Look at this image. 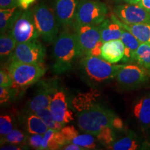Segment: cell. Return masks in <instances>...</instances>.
<instances>
[{
    "instance_id": "6da1fadb",
    "label": "cell",
    "mask_w": 150,
    "mask_h": 150,
    "mask_svg": "<svg viewBox=\"0 0 150 150\" xmlns=\"http://www.w3.org/2000/svg\"><path fill=\"white\" fill-rule=\"evenodd\" d=\"M53 70L57 74L71 70L75 58L79 56L75 33L64 31L54 42Z\"/></svg>"
},
{
    "instance_id": "7a4b0ae2",
    "label": "cell",
    "mask_w": 150,
    "mask_h": 150,
    "mask_svg": "<svg viewBox=\"0 0 150 150\" xmlns=\"http://www.w3.org/2000/svg\"><path fill=\"white\" fill-rule=\"evenodd\" d=\"M116 115L99 103L80 111L77 116L79 128L83 132L96 136L104 127L112 125Z\"/></svg>"
},
{
    "instance_id": "3957f363",
    "label": "cell",
    "mask_w": 150,
    "mask_h": 150,
    "mask_svg": "<svg viewBox=\"0 0 150 150\" xmlns=\"http://www.w3.org/2000/svg\"><path fill=\"white\" fill-rule=\"evenodd\" d=\"M8 71L12 79L13 88L24 89L38 81L46 72L43 63H25L11 61Z\"/></svg>"
},
{
    "instance_id": "277c9868",
    "label": "cell",
    "mask_w": 150,
    "mask_h": 150,
    "mask_svg": "<svg viewBox=\"0 0 150 150\" xmlns=\"http://www.w3.org/2000/svg\"><path fill=\"white\" fill-rule=\"evenodd\" d=\"M74 29L79 57L86 56L101 57V50L104 42L101 40L99 26H76Z\"/></svg>"
},
{
    "instance_id": "5b68a950",
    "label": "cell",
    "mask_w": 150,
    "mask_h": 150,
    "mask_svg": "<svg viewBox=\"0 0 150 150\" xmlns=\"http://www.w3.org/2000/svg\"><path fill=\"white\" fill-rule=\"evenodd\" d=\"M86 77L91 81L102 83L116 77L121 65H112L99 56H86L81 61Z\"/></svg>"
},
{
    "instance_id": "8992f818",
    "label": "cell",
    "mask_w": 150,
    "mask_h": 150,
    "mask_svg": "<svg viewBox=\"0 0 150 150\" xmlns=\"http://www.w3.org/2000/svg\"><path fill=\"white\" fill-rule=\"evenodd\" d=\"M33 19L40 36L47 43H54L59 33V23L54 11L45 4H39L32 9Z\"/></svg>"
},
{
    "instance_id": "52a82bcc",
    "label": "cell",
    "mask_w": 150,
    "mask_h": 150,
    "mask_svg": "<svg viewBox=\"0 0 150 150\" xmlns=\"http://www.w3.org/2000/svg\"><path fill=\"white\" fill-rule=\"evenodd\" d=\"M107 14V6L102 1L80 0L76 8L74 26H98L106 18Z\"/></svg>"
},
{
    "instance_id": "ba28073f",
    "label": "cell",
    "mask_w": 150,
    "mask_h": 150,
    "mask_svg": "<svg viewBox=\"0 0 150 150\" xmlns=\"http://www.w3.org/2000/svg\"><path fill=\"white\" fill-rule=\"evenodd\" d=\"M10 33L17 43L38 40L40 34L35 27L32 10H25L22 12L11 29Z\"/></svg>"
},
{
    "instance_id": "9c48e42d",
    "label": "cell",
    "mask_w": 150,
    "mask_h": 150,
    "mask_svg": "<svg viewBox=\"0 0 150 150\" xmlns=\"http://www.w3.org/2000/svg\"><path fill=\"white\" fill-rule=\"evenodd\" d=\"M150 70L140 65H121L116 75L120 85L126 88H133L146 83L150 78Z\"/></svg>"
},
{
    "instance_id": "30bf717a",
    "label": "cell",
    "mask_w": 150,
    "mask_h": 150,
    "mask_svg": "<svg viewBox=\"0 0 150 150\" xmlns=\"http://www.w3.org/2000/svg\"><path fill=\"white\" fill-rule=\"evenodd\" d=\"M45 57V48L38 41L17 43L11 61L25 63H43Z\"/></svg>"
},
{
    "instance_id": "8fae6325",
    "label": "cell",
    "mask_w": 150,
    "mask_h": 150,
    "mask_svg": "<svg viewBox=\"0 0 150 150\" xmlns=\"http://www.w3.org/2000/svg\"><path fill=\"white\" fill-rule=\"evenodd\" d=\"M114 14L121 22L127 24L150 22V13L138 4L118 5L114 8Z\"/></svg>"
},
{
    "instance_id": "7c38bea8",
    "label": "cell",
    "mask_w": 150,
    "mask_h": 150,
    "mask_svg": "<svg viewBox=\"0 0 150 150\" xmlns=\"http://www.w3.org/2000/svg\"><path fill=\"white\" fill-rule=\"evenodd\" d=\"M49 108L55 120L63 125L74 120L73 112L69 109L66 95L63 91L56 89Z\"/></svg>"
},
{
    "instance_id": "4fadbf2b",
    "label": "cell",
    "mask_w": 150,
    "mask_h": 150,
    "mask_svg": "<svg viewBox=\"0 0 150 150\" xmlns=\"http://www.w3.org/2000/svg\"><path fill=\"white\" fill-rule=\"evenodd\" d=\"M79 0H54V11L59 25L69 27L74 22Z\"/></svg>"
},
{
    "instance_id": "5bb4252c",
    "label": "cell",
    "mask_w": 150,
    "mask_h": 150,
    "mask_svg": "<svg viewBox=\"0 0 150 150\" xmlns=\"http://www.w3.org/2000/svg\"><path fill=\"white\" fill-rule=\"evenodd\" d=\"M57 89L53 81H43L38 90L36 95L29 102V108L31 112L35 113L38 110L50 108L52 97Z\"/></svg>"
},
{
    "instance_id": "9a60e30c",
    "label": "cell",
    "mask_w": 150,
    "mask_h": 150,
    "mask_svg": "<svg viewBox=\"0 0 150 150\" xmlns=\"http://www.w3.org/2000/svg\"><path fill=\"white\" fill-rule=\"evenodd\" d=\"M98 26L103 42L121 38L124 29L115 14L111 15L109 18L105 19Z\"/></svg>"
},
{
    "instance_id": "2e32d148",
    "label": "cell",
    "mask_w": 150,
    "mask_h": 150,
    "mask_svg": "<svg viewBox=\"0 0 150 150\" xmlns=\"http://www.w3.org/2000/svg\"><path fill=\"white\" fill-rule=\"evenodd\" d=\"M125 54V45L121 39L107 41L103 43L101 58L111 63L122 61Z\"/></svg>"
},
{
    "instance_id": "e0dca14e",
    "label": "cell",
    "mask_w": 150,
    "mask_h": 150,
    "mask_svg": "<svg viewBox=\"0 0 150 150\" xmlns=\"http://www.w3.org/2000/svg\"><path fill=\"white\" fill-rule=\"evenodd\" d=\"M134 115L142 127H150V93L136 102L134 107Z\"/></svg>"
},
{
    "instance_id": "ac0fdd59",
    "label": "cell",
    "mask_w": 150,
    "mask_h": 150,
    "mask_svg": "<svg viewBox=\"0 0 150 150\" xmlns=\"http://www.w3.org/2000/svg\"><path fill=\"white\" fill-rule=\"evenodd\" d=\"M120 39L125 45V54L122 61L124 63H131L136 61V52L140 44L139 40L132 33L125 29L123 30Z\"/></svg>"
},
{
    "instance_id": "d6986e66",
    "label": "cell",
    "mask_w": 150,
    "mask_h": 150,
    "mask_svg": "<svg viewBox=\"0 0 150 150\" xmlns=\"http://www.w3.org/2000/svg\"><path fill=\"white\" fill-rule=\"evenodd\" d=\"M22 8L19 7L0 10V31L1 33L10 31L20 15Z\"/></svg>"
},
{
    "instance_id": "ffe728a7",
    "label": "cell",
    "mask_w": 150,
    "mask_h": 150,
    "mask_svg": "<svg viewBox=\"0 0 150 150\" xmlns=\"http://www.w3.org/2000/svg\"><path fill=\"white\" fill-rule=\"evenodd\" d=\"M124 29L132 33L140 43H150V22L127 24L120 20Z\"/></svg>"
},
{
    "instance_id": "44dd1931",
    "label": "cell",
    "mask_w": 150,
    "mask_h": 150,
    "mask_svg": "<svg viewBox=\"0 0 150 150\" xmlns=\"http://www.w3.org/2000/svg\"><path fill=\"white\" fill-rule=\"evenodd\" d=\"M97 92L98 91H92L78 95L72 102L75 108L80 112L98 103L99 95Z\"/></svg>"
},
{
    "instance_id": "7402d4cb",
    "label": "cell",
    "mask_w": 150,
    "mask_h": 150,
    "mask_svg": "<svg viewBox=\"0 0 150 150\" xmlns=\"http://www.w3.org/2000/svg\"><path fill=\"white\" fill-rule=\"evenodd\" d=\"M17 45V42L12 36L10 32L1 33L0 37V55L1 59H11L15 49Z\"/></svg>"
},
{
    "instance_id": "603a6c76",
    "label": "cell",
    "mask_w": 150,
    "mask_h": 150,
    "mask_svg": "<svg viewBox=\"0 0 150 150\" xmlns=\"http://www.w3.org/2000/svg\"><path fill=\"white\" fill-rule=\"evenodd\" d=\"M140 141L134 134L127 135L121 139L113 142L108 148L113 150H136L141 149Z\"/></svg>"
},
{
    "instance_id": "cb8c5ba5",
    "label": "cell",
    "mask_w": 150,
    "mask_h": 150,
    "mask_svg": "<svg viewBox=\"0 0 150 150\" xmlns=\"http://www.w3.org/2000/svg\"><path fill=\"white\" fill-rule=\"evenodd\" d=\"M27 128L30 134H42L49 129V127L36 114H32L27 118Z\"/></svg>"
},
{
    "instance_id": "d4e9b609",
    "label": "cell",
    "mask_w": 150,
    "mask_h": 150,
    "mask_svg": "<svg viewBox=\"0 0 150 150\" xmlns=\"http://www.w3.org/2000/svg\"><path fill=\"white\" fill-rule=\"evenodd\" d=\"M136 61L150 70V43H140L136 52Z\"/></svg>"
},
{
    "instance_id": "484cf974",
    "label": "cell",
    "mask_w": 150,
    "mask_h": 150,
    "mask_svg": "<svg viewBox=\"0 0 150 150\" xmlns=\"http://www.w3.org/2000/svg\"><path fill=\"white\" fill-rule=\"evenodd\" d=\"M35 113L45 122L49 129H53L55 131H61V129L63 128V125L55 120L49 108L38 110Z\"/></svg>"
},
{
    "instance_id": "4316f807",
    "label": "cell",
    "mask_w": 150,
    "mask_h": 150,
    "mask_svg": "<svg viewBox=\"0 0 150 150\" xmlns=\"http://www.w3.org/2000/svg\"><path fill=\"white\" fill-rule=\"evenodd\" d=\"M93 134L86 133L84 134L76 136L71 143H74L76 145H79L80 147L84 148L85 149H94L96 148L95 138L93 136Z\"/></svg>"
},
{
    "instance_id": "83f0119b",
    "label": "cell",
    "mask_w": 150,
    "mask_h": 150,
    "mask_svg": "<svg viewBox=\"0 0 150 150\" xmlns=\"http://www.w3.org/2000/svg\"><path fill=\"white\" fill-rule=\"evenodd\" d=\"M56 131L49 129L43 135V140L41 149L54 150L61 148V146L58 143L55 136Z\"/></svg>"
},
{
    "instance_id": "f1b7e54d",
    "label": "cell",
    "mask_w": 150,
    "mask_h": 150,
    "mask_svg": "<svg viewBox=\"0 0 150 150\" xmlns=\"http://www.w3.org/2000/svg\"><path fill=\"white\" fill-rule=\"evenodd\" d=\"M96 136L99 142L104 145L109 146L115 140L114 129L110 126L104 127L96 135Z\"/></svg>"
},
{
    "instance_id": "f546056e",
    "label": "cell",
    "mask_w": 150,
    "mask_h": 150,
    "mask_svg": "<svg viewBox=\"0 0 150 150\" xmlns=\"http://www.w3.org/2000/svg\"><path fill=\"white\" fill-rule=\"evenodd\" d=\"M27 138V136L23 134L22 131H19L18 129H13L11 132L6 135L4 138H3V140H1V142L4 141V142L18 145V144L23 143L26 141Z\"/></svg>"
},
{
    "instance_id": "4dcf8cb0",
    "label": "cell",
    "mask_w": 150,
    "mask_h": 150,
    "mask_svg": "<svg viewBox=\"0 0 150 150\" xmlns=\"http://www.w3.org/2000/svg\"><path fill=\"white\" fill-rule=\"evenodd\" d=\"M12 119L8 115H1L0 117V136L1 138L8 135L13 131Z\"/></svg>"
},
{
    "instance_id": "1f68e13d",
    "label": "cell",
    "mask_w": 150,
    "mask_h": 150,
    "mask_svg": "<svg viewBox=\"0 0 150 150\" xmlns=\"http://www.w3.org/2000/svg\"><path fill=\"white\" fill-rule=\"evenodd\" d=\"M61 131L66 140L67 144L71 143L72 140L79 135L78 131L73 126H65L61 129Z\"/></svg>"
},
{
    "instance_id": "d6a6232c",
    "label": "cell",
    "mask_w": 150,
    "mask_h": 150,
    "mask_svg": "<svg viewBox=\"0 0 150 150\" xmlns=\"http://www.w3.org/2000/svg\"><path fill=\"white\" fill-rule=\"evenodd\" d=\"M43 140V135L31 134L28 138V144L31 147L35 149H42V143Z\"/></svg>"
},
{
    "instance_id": "836d02e7",
    "label": "cell",
    "mask_w": 150,
    "mask_h": 150,
    "mask_svg": "<svg viewBox=\"0 0 150 150\" xmlns=\"http://www.w3.org/2000/svg\"><path fill=\"white\" fill-rule=\"evenodd\" d=\"M13 85L12 79L8 71L6 72L4 70L1 69L0 71V86L4 87L11 88Z\"/></svg>"
},
{
    "instance_id": "e575fe53",
    "label": "cell",
    "mask_w": 150,
    "mask_h": 150,
    "mask_svg": "<svg viewBox=\"0 0 150 150\" xmlns=\"http://www.w3.org/2000/svg\"><path fill=\"white\" fill-rule=\"evenodd\" d=\"M10 88L0 86V103L1 104L8 102L11 97Z\"/></svg>"
},
{
    "instance_id": "d590c367",
    "label": "cell",
    "mask_w": 150,
    "mask_h": 150,
    "mask_svg": "<svg viewBox=\"0 0 150 150\" xmlns=\"http://www.w3.org/2000/svg\"><path fill=\"white\" fill-rule=\"evenodd\" d=\"M19 0H0V8L7 9L19 7Z\"/></svg>"
},
{
    "instance_id": "8d00e7d4",
    "label": "cell",
    "mask_w": 150,
    "mask_h": 150,
    "mask_svg": "<svg viewBox=\"0 0 150 150\" xmlns=\"http://www.w3.org/2000/svg\"><path fill=\"white\" fill-rule=\"evenodd\" d=\"M111 127L114 129H116V130H122L124 127V124L123 122L120 117H118L117 115L114 117L113 120L112 122V125Z\"/></svg>"
},
{
    "instance_id": "74e56055",
    "label": "cell",
    "mask_w": 150,
    "mask_h": 150,
    "mask_svg": "<svg viewBox=\"0 0 150 150\" xmlns=\"http://www.w3.org/2000/svg\"><path fill=\"white\" fill-rule=\"evenodd\" d=\"M35 1V0H19V5L23 10H27L30 6Z\"/></svg>"
},
{
    "instance_id": "f35d334b",
    "label": "cell",
    "mask_w": 150,
    "mask_h": 150,
    "mask_svg": "<svg viewBox=\"0 0 150 150\" xmlns=\"http://www.w3.org/2000/svg\"><path fill=\"white\" fill-rule=\"evenodd\" d=\"M63 149L65 150H82L85 149L84 148L80 147L79 145H76L74 143H69L67 145H65L63 147Z\"/></svg>"
},
{
    "instance_id": "ab89813d",
    "label": "cell",
    "mask_w": 150,
    "mask_h": 150,
    "mask_svg": "<svg viewBox=\"0 0 150 150\" xmlns=\"http://www.w3.org/2000/svg\"><path fill=\"white\" fill-rule=\"evenodd\" d=\"M138 4L150 13V0H140Z\"/></svg>"
},
{
    "instance_id": "60d3db41",
    "label": "cell",
    "mask_w": 150,
    "mask_h": 150,
    "mask_svg": "<svg viewBox=\"0 0 150 150\" xmlns=\"http://www.w3.org/2000/svg\"><path fill=\"white\" fill-rule=\"evenodd\" d=\"M1 150H20L22 149V148L20 147H18V146L14 145V144H12L11 145L5 146V147H1Z\"/></svg>"
},
{
    "instance_id": "b9f144b4",
    "label": "cell",
    "mask_w": 150,
    "mask_h": 150,
    "mask_svg": "<svg viewBox=\"0 0 150 150\" xmlns=\"http://www.w3.org/2000/svg\"><path fill=\"white\" fill-rule=\"evenodd\" d=\"M122 1H125V2L128 3V4H138V0H122Z\"/></svg>"
},
{
    "instance_id": "7bdbcfd3",
    "label": "cell",
    "mask_w": 150,
    "mask_h": 150,
    "mask_svg": "<svg viewBox=\"0 0 150 150\" xmlns=\"http://www.w3.org/2000/svg\"><path fill=\"white\" fill-rule=\"evenodd\" d=\"M138 2H139V1H140V0H138Z\"/></svg>"
}]
</instances>
